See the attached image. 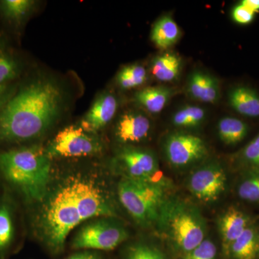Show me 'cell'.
Returning a JSON list of instances; mask_svg holds the SVG:
<instances>
[{
  "instance_id": "1",
  "label": "cell",
  "mask_w": 259,
  "mask_h": 259,
  "mask_svg": "<svg viewBox=\"0 0 259 259\" xmlns=\"http://www.w3.org/2000/svg\"><path fill=\"white\" fill-rule=\"evenodd\" d=\"M62 95L50 80L25 85L0 110V140L17 142L41 136L60 113Z\"/></svg>"
},
{
  "instance_id": "2",
  "label": "cell",
  "mask_w": 259,
  "mask_h": 259,
  "mask_svg": "<svg viewBox=\"0 0 259 259\" xmlns=\"http://www.w3.org/2000/svg\"><path fill=\"white\" fill-rule=\"evenodd\" d=\"M155 225L161 238L182 256L206 238L207 223L202 212L180 197L168 196L165 199Z\"/></svg>"
},
{
  "instance_id": "3",
  "label": "cell",
  "mask_w": 259,
  "mask_h": 259,
  "mask_svg": "<svg viewBox=\"0 0 259 259\" xmlns=\"http://www.w3.org/2000/svg\"><path fill=\"white\" fill-rule=\"evenodd\" d=\"M50 160L46 150L20 148L0 153V168L5 177L28 198L41 200L50 180Z\"/></svg>"
},
{
  "instance_id": "4",
  "label": "cell",
  "mask_w": 259,
  "mask_h": 259,
  "mask_svg": "<svg viewBox=\"0 0 259 259\" xmlns=\"http://www.w3.org/2000/svg\"><path fill=\"white\" fill-rule=\"evenodd\" d=\"M168 183L125 178L119 183V199L126 210L139 224H155L162 204L168 197Z\"/></svg>"
},
{
  "instance_id": "5",
  "label": "cell",
  "mask_w": 259,
  "mask_h": 259,
  "mask_svg": "<svg viewBox=\"0 0 259 259\" xmlns=\"http://www.w3.org/2000/svg\"><path fill=\"white\" fill-rule=\"evenodd\" d=\"M81 222L69 183L53 195L42 216V226L51 248L54 251H61L69 233Z\"/></svg>"
},
{
  "instance_id": "6",
  "label": "cell",
  "mask_w": 259,
  "mask_h": 259,
  "mask_svg": "<svg viewBox=\"0 0 259 259\" xmlns=\"http://www.w3.org/2000/svg\"><path fill=\"white\" fill-rule=\"evenodd\" d=\"M102 146L93 133L77 126H69L58 133L46 149L49 158L79 157L97 154Z\"/></svg>"
},
{
  "instance_id": "7",
  "label": "cell",
  "mask_w": 259,
  "mask_h": 259,
  "mask_svg": "<svg viewBox=\"0 0 259 259\" xmlns=\"http://www.w3.org/2000/svg\"><path fill=\"white\" fill-rule=\"evenodd\" d=\"M228 184L226 170L217 161L197 167L187 180V188L194 197L204 203L218 200L226 192Z\"/></svg>"
},
{
  "instance_id": "8",
  "label": "cell",
  "mask_w": 259,
  "mask_h": 259,
  "mask_svg": "<svg viewBox=\"0 0 259 259\" xmlns=\"http://www.w3.org/2000/svg\"><path fill=\"white\" fill-rule=\"evenodd\" d=\"M163 149L168 163L178 168L198 163L208 154L207 145L203 139L184 132L168 135Z\"/></svg>"
},
{
  "instance_id": "9",
  "label": "cell",
  "mask_w": 259,
  "mask_h": 259,
  "mask_svg": "<svg viewBox=\"0 0 259 259\" xmlns=\"http://www.w3.org/2000/svg\"><path fill=\"white\" fill-rule=\"evenodd\" d=\"M123 227L106 221H97L83 227L75 237L74 249L111 250L127 239Z\"/></svg>"
},
{
  "instance_id": "10",
  "label": "cell",
  "mask_w": 259,
  "mask_h": 259,
  "mask_svg": "<svg viewBox=\"0 0 259 259\" xmlns=\"http://www.w3.org/2000/svg\"><path fill=\"white\" fill-rule=\"evenodd\" d=\"M70 184L81 221L100 216L115 215L113 209L92 182L77 179Z\"/></svg>"
},
{
  "instance_id": "11",
  "label": "cell",
  "mask_w": 259,
  "mask_h": 259,
  "mask_svg": "<svg viewBox=\"0 0 259 259\" xmlns=\"http://www.w3.org/2000/svg\"><path fill=\"white\" fill-rule=\"evenodd\" d=\"M126 178L159 182L165 180L160 174L157 158L153 153L139 148H125L119 154Z\"/></svg>"
},
{
  "instance_id": "12",
  "label": "cell",
  "mask_w": 259,
  "mask_h": 259,
  "mask_svg": "<svg viewBox=\"0 0 259 259\" xmlns=\"http://www.w3.org/2000/svg\"><path fill=\"white\" fill-rule=\"evenodd\" d=\"M251 224L253 223L250 218L241 209L235 207H229L220 215L218 228L225 256H228V250L231 245Z\"/></svg>"
},
{
  "instance_id": "13",
  "label": "cell",
  "mask_w": 259,
  "mask_h": 259,
  "mask_svg": "<svg viewBox=\"0 0 259 259\" xmlns=\"http://www.w3.org/2000/svg\"><path fill=\"white\" fill-rule=\"evenodd\" d=\"M117 110V100L111 93H104L94 102L81 120V127L95 134L110 122Z\"/></svg>"
},
{
  "instance_id": "14",
  "label": "cell",
  "mask_w": 259,
  "mask_h": 259,
  "mask_svg": "<svg viewBox=\"0 0 259 259\" xmlns=\"http://www.w3.org/2000/svg\"><path fill=\"white\" fill-rule=\"evenodd\" d=\"M151 128L147 116L138 112H126L117 122L116 136L125 144L139 143L148 137Z\"/></svg>"
},
{
  "instance_id": "15",
  "label": "cell",
  "mask_w": 259,
  "mask_h": 259,
  "mask_svg": "<svg viewBox=\"0 0 259 259\" xmlns=\"http://www.w3.org/2000/svg\"><path fill=\"white\" fill-rule=\"evenodd\" d=\"M187 91L192 99L204 103H217L221 97L218 80L202 71H194L190 74Z\"/></svg>"
},
{
  "instance_id": "16",
  "label": "cell",
  "mask_w": 259,
  "mask_h": 259,
  "mask_svg": "<svg viewBox=\"0 0 259 259\" xmlns=\"http://www.w3.org/2000/svg\"><path fill=\"white\" fill-rule=\"evenodd\" d=\"M228 102L240 115L259 117V94L254 89L245 85L235 87L228 93Z\"/></svg>"
},
{
  "instance_id": "17",
  "label": "cell",
  "mask_w": 259,
  "mask_h": 259,
  "mask_svg": "<svg viewBox=\"0 0 259 259\" xmlns=\"http://www.w3.org/2000/svg\"><path fill=\"white\" fill-rule=\"evenodd\" d=\"M227 258H259V230L254 225L248 226L241 236L231 245Z\"/></svg>"
},
{
  "instance_id": "18",
  "label": "cell",
  "mask_w": 259,
  "mask_h": 259,
  "mask_svg": "<svg viewBox=\"0 0 259 259\" xmlns=\"http://www.w3.org/2000/svg\"><path fill=\"white\" fill-rule=\"evenodd\" d=\"M182 61L180 56L173 52H165L153 59L151 74L155 79L170 82L178 79L182 71Z\"/></svg>"
},
{
  "instance_id": "19",
  "label": "cell",
  "mask_w": 259,
  "mask_h": 259,
  "mask_svg": "<svg viewBox=\"0 0 259 259\" xmlns=\"http://www.w3.org/2000/svg\"><path fill=\"white\" fill-rule=\"evenodd\" d=\"M173 95L172 89L167 87H151L137 92L135 100L151 114H158L163 110Z\"/></svg>"
},
{
  "instance_id": "20",
  "label": "cell",
  "mask_w": 259,
  "mask_h": 259,
  "mask_svg": "<svg viewBox=\"0 0 259 259\" xmlns=\"http://www.w3.org/2000/svg\"><path fill=\"white\" fill-rule=\"evenodd\" d=\"M181 35L180 27L169 15L161 17L153 25L151 40L161 49H167L175 45Z\"/></svg>"
},
{
  "instance_id": "21",
  "label": "cell",
  "mask_w": 259,
  "mask_h": 259,
  "mask_svg": "<svg viewBox=\"0 0 259 259\" xmlns=\"http://www.w3.org/2000/svg\"><path fill=\"white\" fill-rule=\"evenodd\" d=\"M218 132L223 144L234 146L245 139L248 126L244 121L236 117H225L218 122Z\"/></svg>"
},
{
  "instance_id": "22",
  "label": "cell",
  "mask_w": 259,
  "mask_h": 259,
  "mask_svg": "<svg viewBox=\"0 0 259 259\" xmlns=\"http://www.w3.org/2000/svg\"><path fill=\"white\" fill-rule=\"evenodd\" d=\"M233 161L242 173L259 172V134L233 156Z\"/></svg>"
},
{
  "instance_id": "23",
  "label": "cell",
  "mask_w": 259,
  "mask_h": 259,
  "mask_svg": "<svg viewBox=\"0 0 259 259\" xmlns=\"http://www.w3.org/2000/svg\"><path fill=\"white\" fill-rule=\"evenodd\" d=\"M206 119V111L197 105H188L181 107L172 117V123L181 128L199 127Z\"/></svg>"
},
{
  "instance_id": "24",
  "label": "cell",
  "mask_w": 259,
  "mask_h": 259,
  "mask_svg": "<svg viewBox=\"0 0 259 259\" xmlns=\"http://www.w3.org/2000/svg\"><path fill=\"white\" fill-rule=\"evenodd\" d=\"M148 79L147 71L144 66L132 64L121 69L117 76V83L123 90H131L141 86Z\"/></svg>"
},
{
  "instance_id": "25",
  "label": "cell",
  "mask_w": 259,
  "mask_h": 259,
  "mask_svg": "<svg viewBox=\"0 0 259 259\" xmlns=\"http://www.w3.org/2000/svg\"><path fill=\"white\" fill-rule=\"evenodd\" d=\"M33 5L30 0H3L0 2V12L8 21L18 23L28 15Z\"/></svg>"
},
{
  "instance_id": "26",
  "label": "cell",
  "mask_w": 259,
  "mask_h": 259,
  "mask_svg": "<svg viewBox=\"0 0 259 259\" xmlns=\"http://www.w3.org/2000/svg\"><path fill=\"white\" fill-rule=\"evenodd\" d=\"M237 187V194L241 200L259 203V172H245Z\"/></svg>"
},
{
  "instance_id": "27",
  "label": "cell",
  "mask_w": 259,
  "mask_h": 259,
  "mask_svg": "<svg viewBox=\"0 0 259 259\" xmlns=\"http://www.w3.org/2000/svg\"><path fill=\"white\" fill-rule=\"evenodd\" d=\"M20 72V66L11 54L0 49V84H8Z\"/></svg>"
},
{
  "instance_id": "28",
  "label": "cell",
  "mask_w": 259,
  "mask_h": 259,
  "mask_svg": "<svg viewBox=\"0 0 259 259\" xmlns=\"http://www.w3.org/2000/svg\"><path fill=\"white\" fill-rule=\"evenodd\" d=\"M217 247L211 240L204 238L189 253L182 255L183 259H216Z\"/></svg>"
},
{
  "instance_id": "29",
  "label": "cell",
  "mask_w": 259,
  "mask_h": 259,
  "mask_svg": "<svg viewBox=\"0 0 259 259\" xmlns=\"http://www.w3.org/2000/svg\"><path fill=\"white\" fill-rule=\"evenodd\" d=\"M11 220L6 207L0 209V248L8 245L12 237Z\"/></svg>"
},
{
  "instance_id": "30",
  "label": "cell",
  "mask_w": 259,
  "mask_h": 259,
  "mask_svg": "<svg viewBox=\"0 0 259 259\" xmlns=\"http://www.w3.org/2000/svg\"><path fill=\"white\" fill-rule=\"evenodd\" d=\"M127 259H166L153 247L146 245H138L131 248Z\"/></svg>"
},
{
  "instance_id": "31",
  "label": "cell",
  "mask_w": 259,
  "mask_h": 259,
  "mask_svg": "<svg viewBox=\"0 0 259 259\" xmlns=\"http://www.w3.org/2000/svg\"><path fill=\"white\" fill-rule=\"evenodd\" d=\"M232 18L240 25H248L255 18V13L240 3L232 10Z\"/></svg>"
},
{
  "instance_id": "32",
  "label": "cell",
  "mask_w": 259,
  "mask_h": 259,
  "mask_svg": "<svg viewBox=\"0 0 259 259\" xmlns=\"http://www.w3.org/2000/svg\"><path fill=\"white\" fill-rule=\"evenodd\" d=\"M9 93L10 88L8 84H0V110L9 100Z\"/></svg>"
},
{
  "instance_id": "33",
  "label": "cell",
  "mask_w": 259,
  "mask_h": 259,
  "mask_svg": "<svg viewBox=\"0 0 259 259\" xmlns=\"http://www.w3.org/2000/svg\"><path fill=\"white\" fill-rule=\"evenodd\" d=\"M241 3L255 14L259 13V0H243Z\"/></svg>"
},
{
  "instance_id": "34",
  "label": "cell",
  "mask_w": 259,
  "mask_h": 259,
  "mask_svg": "<svg viewBox=\"0 0 259 259\" xmlns=\"http://www.w3.org/2000/svg\"><path fill=\"white\" fill-rule=\"evenodd\" d=\"M66 259H101L98 255L90 252H81L68 257Z\"/></svg>"
}]
</instances>
